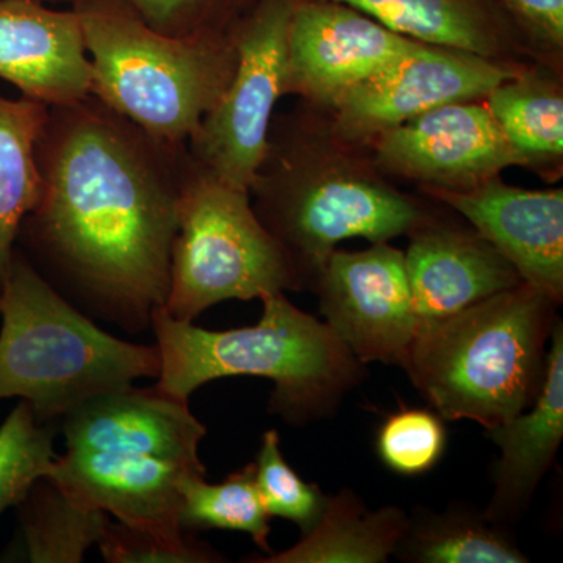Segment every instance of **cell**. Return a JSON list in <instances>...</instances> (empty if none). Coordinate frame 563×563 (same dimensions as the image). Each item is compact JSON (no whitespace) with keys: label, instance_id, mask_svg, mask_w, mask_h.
Wrapping results in <instances>:
<instances>
[{"label":"cell","instance_id":"obj_1","mask_svg":"<svg viewBox=\"0 0 563 563\" xmlns=\"http://www.w3.org/2000/svg\"><path fill=\"white\" fill-rule=\"evenodd\" d=\"M187 157L91 95L51 107L38 201L18 235L25 257L92 320L147 331L168 296Z\"/></svg>","mask_w":563,"mask_h":563},{"label":"cell","instance_id":"obj_2","mask_svg":"<svg viewBox=\"0 0 563 563\" xmlns=\"http://www.w3.org/2000/svg\"><path fill=\"white\" fill-rule=\"evenodd\" d=\"M258 220L310 290L344 240L407 236L437 210L388 179L368 146L344 139L328 113L299 102L274 114L265 157L250 185Z\"/></svg>","mask_w":563,"mask_h":563},{"label":"cell","instance_id":"obj_3","mask_svg":"<svg viewBox=\"0 0 563 563\" xmlns=\"http://www.w3.org/2000/svg\"><path fill=\"white\" fill-rule=\"evenodd\" d=\"M261 321L250 328L209 331L165 309L152 314L161 352L157 387L190 401L202 385L233 376L274 383L269 412L288 424L329 417L361 384L363 363L325 322L302 312L284 291L263 296Z\"/></svg>","mask_w":563,"mask_h":563},{"label":"cell","instance_id":"obj_4","mask_svg":"<svg viewBox=\"0 0 563 563\" xmlns=\"http://www.w3.org/2000/svg\"><path fill=\"white\" fill-rule=\"evenodd\" d=\"M558 307L521 282L450 317L418 321L401 368L443 420L488 431L539 395Z\"/></svg>","mask_w":563,"mask_h":563},{"label":"cell","instance_id":"obj_5","mask_svg":"<svg viewBox=\"0 0 563 563\" xmlns=\"http://www.w3.org/2000/svg\"><path fill=\"white\" fill-rule=\"evenodd\" d=\"M158 374L157 344L103 331L16 247L0 285V401L20 398L41 422H51L96 396Z\"/></svg>","mask_w":563,"mask_h":563},{"label":"cell","instance_id":"obj_6","mask_svg":"<svg viewBox=\"0 0 563 563\" xmlns=\"http://www.w3.org/2000/svg\"><path fill=\"white\" fill-rule=\"evenodd\" d=\"M91 65L92 98L152 139L184 146L228 88L236 31L166 35L109 0H77Z\"/></svg>","mask_w":563,"mask_h":563},{"label":"cell","instance_id":"obj_7","mask_svg":"<svg viewBox=\"0 0 563 563\" xmlns=\"http://www.w3.org/2000/svg\"><path fill=\"white\" fill-rule=\"evenodd\" d=\"M279 291H302L301 280L255 214L250 191L218 179L188 154L163 309L192 322L214 303Z\"/></svg>","mask_w":563,"mask_h":563},{"label":"cell","instance_id":"obj_8","mask_svg":"<svg viewBox=\"0 0 563 563\" xmlns=\"http://www.w3.org/2000/svg\"><path fill=\"white\" fill-rule=\"evenodd\" d=\"M292 5L258 0L240 22L231 81L187 143L201 168L243 190L265 157L274 109L285 96Z\"/></svg>","mask_w":563,"mask_h":563},{"label":"cell","instance_id":"obj_9","mask_svg":"<svg viewBox=\"0 0 563 563\" xmlns=\"http://www.w3.org/2000/svg\"><path fill=\"white\" fill-rule=\"evenodd\" d=\"M529 65L424 44L352 88L325 113L340 135L369 146L380 133L439 107L484 101L488 92Z\"/></svg>","mask_w":563,"mask_h":563},{"label":"cell","instance_id":"obj_10","mask_svg":"<svg viewBox=\"0 0 563 563\" xmlns=\"http://www.w3.org/2000/svg\"><path fill=\"white\" fill-rule=\"evenodd\" d=\"M325 324L363 365L401 366L417 333L404 251L390 242L332 252L314 277Z\"/></svg>","mask_w":563,"mask_h":563},{"label":"cell","instance_id":"obj_11","mask_svg":"<svg viewBox=\"0 0 563 563\" xmlns=\"http://www.w3.org/2000/svg\"><path fill=\"white\" fill-rule=\"evenodd\" d=\"M368 14L329 0H295L285 96L328 111L343 95L424 46Z\"/></svg>","mask_w":563,"mask_h":563},{"label":"cell","instance_id":"obj_12","mask_svg":"<svg viewBox=\"0 0 563 563\" xmlns=\"http://www.w3.org/2000/svg\"><path fill=\"white\" fill-rule=\"evenodd\" d=\"M380 172L418 188L470 190L509 168H528L484 101L448 103L380 133L369 144Z\"/></svg>","mask_w":563,"mask_h":563},{"label":"cell","instance_id":"obj_13","mask_svg":"<svg viewBox=\"0 0 563 563\" xmlns=\"http://www.w3.org/2000/svg\"><path fill=\"white\" fill-rule=\"evenodd\" d=\"M461 214L520 274L525 284L563 301V190H528L501 176L470 188H418Z\"/></svg>","mask_w":563,"mask_h":563},{"label":"cell","instance_id":"obj_14","mask_svg":"<svg viewBox=\"0 0 563 563\" xmlns=\"http://www.w3.org/2000/svg\"><path fill=\"white\" fill-rule=\"evenodd\" d=\"M206 433L188 401L157 385H125L96 396L63 418L66 450L161 459L201 473H207L199 459Z\"/></svg>","mask_w":563,"mask_h":563},{"label":"cell","instance_id":"obj_15","mask_svg":"<svg viewBox=\"0 0 563 563\" xmlns=\"http://www.w3.org/2000/svg\"><path fill=\"white\" fill-rule=\"evenodd\" d=\"M407 236L404 263L418 321L450 317L523 282L472 225L444 217L442 210Z\"/></svg>","mask_w":563,"mask_h":563},{"label":"cell","instance_id":"obj_16","mask_svg":"<svg viewBox=\"0 0 563 563\" xmlns=\"http://www.w3.org/2000/svg\"><path fill=\"white\" fill-rule=\"evenodd\" d=\"M0 79L49 107L88 98L91 65L76 10L0 0Z\"/></svg>","mask_w":563,"mask_h":563},{"label":"cell","instance_id":"obj_17","mask_svg":"<svg viewBox=\"0 0 563 563\" xmlns=\"http://www.w3.org/2000/svg\"><path fill=\"white\" fill-rule=\"evenodd\" d=\"M188 472L201 473L161 459L66 450L46 477L80 506L122 525L181 533L179 481Z\"/></svg>","mask_w":563,"mask_h":563},{"label":"cell","instance_id":"obj_18","mask_svg":"<svg viewBox=\"0 0 563 563\" xmlns=\"http://www.w3.org/2000/svg\"><path fill=\"white\" fill-rule=\"evenodd\" d=\"M547 373L531 407L512 420L488 429L501 451L493 472V496L484 510L493 523L517 521L528 510L537 487L554 462L563 439V325L555 321Z\"/></svg>","mask_w":563,"mask_h":563},{"label":"cell","instance_id":"obj_19","mask_svg":"<svg viewBox=\"0 0 563 563\" xmlns=\"http://www.w3.org/2000/svg\"><path fill=\"white\" fill-rule=\"evenodd\" d=\"M393 32L492 60L536 63L496 0H329Z\"/></svg>","mask_w":563,"mask_h":563},{"label":"cell","instance_id":"obj_20","mask_svg":"<svg viewBox=\"0 0 563 563\" xmlns=\"http://www.w3.org/2000/svg\"><path fill=\"white\" fill-rule=\"evenodd\" d=\"M493 120L528 169L559 180L563 172V76L531 63L484 99Z\"/></svg>","mask_w":563,"mask_h":563},{"label":"cell","instance_id":"obj_21","mask_svg":"<svg viewBox=\"0 0 563 563\" xmlns=\"http://www.w3.org/2000/svg\"><path fill=\"white\" fill-rule=\"evenodd\" d=\"M409 525L396 506L369 510L355 493L329 496L324 514L295 547L247 559L254 563H384L395 554Z\"/></svg>","mask_w":563,"mask_h":563},{"label":"cell","instance_id":"obj_22","mask_svg":"<svg viewBox=\"0 0 563 563\" xmlns=\"http://www.w3.org/2000/svg\"><path fill=\"white\" fill-rule=\"evenodd\" d=\"M51 107L0 95V285L9 273L22 222L40 195L38 144Z\"/></svg>","mask_w":563,"mask_h":563},{"label":"cell","instance_id":"obj_23","mask_svg":"<svg viewBox=\"0 0 563 563\" xmlns=\"http://www.w3.org/2000/svg\"><path fill=\"white\" fill-rule=\"evenodd\" d=\"M393 558L410 563H526L528 555L484 512L413 510Z\"/></svg>","mask_w":563,"mask_h":563},{"label":"cell","instance_id":"obj_24","mask_svg":"<svg viewBox=\"0 0 563 563\" xmlns=\"http://www.w3.org/2000/svg\"><path fill=\"white\" fill-rule=\"evenodd\" d=\"M16 509L22 561L31 563L84 562L111 521L109 515L70 499L49 477L36 481Z\"/></svg>","mask_w":563,"mask_h":563},{"label":"cell","instance_id":"obj_25","mask_svg":"<svg viewBox=\"0 0 563 563\" xmlns=\"http://www.w3.org/2000/svg\"><path fill=\"white\" fill-rule=\"evenodd\" d=\"M180 526L184 531L209 529L243 532L272 554L269 533L272 517L263 506L254 462L229 474L220 484H209L206 474L188 472L180 477Z\"/></svg>","mask_w":563,"mask_h":563},{"label":"cell","instance_id":"obj_26","mask_svg":"<svg viewBox=\"0 0 563 563\" xmlns=\"http://www.w3.org/2000/svg\"><path fill=\"white\" fill-rule=\"evenodd\" d=\"M51 422H41L20 401L0 426V515L20 506L32 485L46 477L57 453Z\"/></svg>","mask_w":563,"mask_h":563},{"label":"cell","instance_id":"obj_27","mask_svg":"<svg viewBox=\"0 0 563 563\" xmlns=\"http://www.w3.org/2000/svg\"><path fill=\"white\" fill-rule=\"evenodd\" d=\"M254 465L255 483L269 517L291 521L301 529L302 536L312 531L324 514L329 496L317 484L301 479L288 465L276 429L263 433Z\"/></svg>","mask_w":563,"mask_h":563},{"label":"cell","instance_id":"obj_28","mask_svg":"<svg viewBox=\"0 0 563 563\" xmlns=\"http://www.w3.org/2000/svg\"><path fill=\"white\" fill-rule=\"evenodd\" d=\"M448 432L435 410L404 409L383 422L376 437L380 462L401 476H420L435 468L446 451Z\"/></svg>","mask_w":563,"mask_h":563},{"label":"cell","instance_id":"obj_29","mask_svg":"<svg viewBox=\"0 0 563 563\" xmlns=\"http://www.w3.org/2000/svg\"><path fill=\"white\" fill-rule=\"evenodd\" d=\"M155 31L195 38L235 32L258 0H109Z\"/></svg>","mask_w":563,"mask_h":563},{"label":"cell","instance_id":"obj_30","mask_svg":"<svg viewBox=\"0 0 563 563\" xmlns=\"http://www.w3.org/2000/svg\"><path fill=\"white\" fill-rule=\"evenodd\" d=\"M109 563H218L224 555L195 533H162L110 521L98 543Z\"/></svg>","mask_w":563,"mask_h":563},{"label":"cell","instance_id":"obj_31","mask_svg":"<svg viewBox=\"0 0 563 563\" xmlns=\"http://www.w3.org/2000/svg\"><path fill=\"white\" fill-rule=\"evenodd\" d=\"M532 60L563 76V0H496Z\"/></svg>","mask_w":563,"mask_h":563},{"label":"cell","instance_id":"obj_32","mask_svg":"<svg viewBox=\"0 0 563 563\" xmlns=\"http://www.w3.org/2000/svg\"><path fill=\"white\" fill-rule=\"evenodd\" d=\"M38 2L43 3H68L69 7H73L77 0H38Z\"/></svg>","mask_w":563,"mask_h":563}]
</instances>
